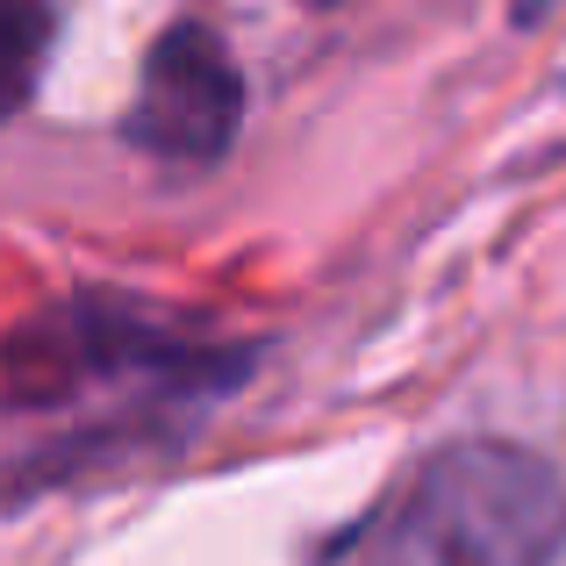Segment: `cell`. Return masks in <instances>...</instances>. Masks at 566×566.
I'll return each mask as SVG.
<instances>
[{
	"label": "cell",
	"instance_id": "6da1fadb",
	"mask_svg": "<svg viewBox=\"0 0 566 566\" xmlns=\"http://www.w3.org/2000/svg\"><path fill=\"white\" fill-rule=\"evenodd\" d=\"M566 553V473L502 438L444 444L409 473L359 566H553Z\"/></svg>",
	"mask_w": 566,
	"mask_h": 566
},
{
	"label": "cell",
	"instance_id": "7a4b0ae2",
	"mask_svg": "<svg viewBox=\"0 0 566 566\" xmlns=\"http://www.w3.org/2000/svg\"><path fill=\"white\" fill-rule=\"evenodd\" d=\"M237 115H244V80H237L222 36L201 22L166 29L151 43V57H144L137 101H129V144H144L158 158L208 166V158L230 151Z\"/></svg>",
	"mask_w": 566,
	"mask_h": 566
},
{
	"label": "cell",
	"instance_id": "3957f363",
	"mask_svg": "<svg viewBox=\"0 0 566 566\" xmlns=\"http://www.w3.org/2000/svg\"><path fill=\"white\" fill-rule=\"evenodd\" d=\"M51 57V0H0V123L36 94Z\"/></svg>",
	"mask_w": 566,
	"mask_h": 566
},
{
	"label": "cell",
	"instance_id": "277c9868",
	"mask_svg": "<svg viewBox=\"0 0 566 566\" xmlns=\"http://www.w3.org/2000/svg\"><path fill=\"white\" fill-rule=\"evenodd\" d=\"M308 8H337V0H308Z\"/></svg>",
	"mask_w": 566,
	"mask_h": 566
}]
</instances>
